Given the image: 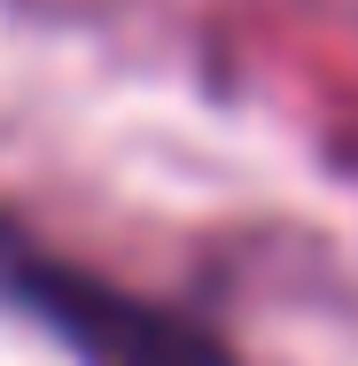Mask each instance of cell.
Here are the masks:
<instances>
[{
  "label": "cell",
  "mask_w": 358,
  "mask_h": 366,
  "mask_svg": "<svg viewBox=\"0 0 358 366\" xmlns=\"http://www.w3.org/2000/svg\"><path fill=\"white\" fill-rule=\"evenodd\" d=\"M0 304L31 312L78 366H234L226 343H211L203 327L148 296H125L117 281H94L86 265L31 242L16 219H0Z\"/></svg>",
  "instance_id": "cell-1"
}]
</instances>
